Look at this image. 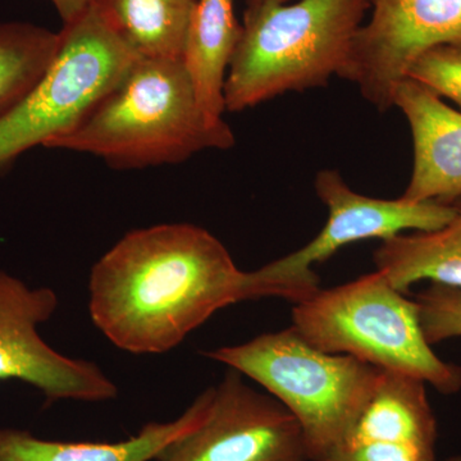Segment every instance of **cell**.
Masks as SVG:
<instances>
[{"mask_svg": "<svg viewBox=\"0 0 461 461\" xmlns=\"http://www.w3.org/2000/svg\"><path fill=\"white\" fill-rule=\"evenodd\" d=\"M245 2H247L245 14H248V12L257 11V9L264 7V5H271V3H284L287 2V0H245Z\"/></svg>", "mask_w": 461, "mask_h": 461, "instance_id": "21", "label": "cell"}, {"mask_svg": "<svg viewBox=\"0 0 461 461\" xmlns=\"http://www.w3.org/2000/svg\"><path fill=\"white\" fill-rule=\"evenodd\" d=\"M241 30L233 0H196L181 60L200 108L215 122L224 121V84Z\"/></svg>", "mask_w": 461, "mask_h": 461, "instance_id": "14", "label": "cell"}, {"mask_svg": "<svg viewBox=\"0 0 461 461\" xmlns=\"http://www.w3.org/2000/svg\"><path fill=\"white\" fill-rule=\"evenodd\" d=\"M196 0H95L112 32L139 58H181Z\"/></svg>", "mask_w": 461, "mask_h": 461, "instance_id": "16", "label": "cell"}, {"mask_svg": "<svg viewBox=\"0 0 461 461\" xmlns=\"http://www.w3.org/2000/svg\"><path fill=\"white\" fill-rule=\"evenodd\" d=\"M408 78L429 87L442 99L459 105L461 111V48H433L415 60Z\"/></svg>", "mask_w": 461, "mask_h": 461, "instance_id": "19", "label": "cell"}, {"mask_svg": "<svg viewBox=\"0 0 461 461\" xmlns=\"http://www.w3.org/2000/svg\"><path fill=\"white\" fill-rule=\"evenodd\" d=\"M204 355L253 379L277 400L299 423L311 460L350 429L384 375L350 355L315 348L293 327Z\"/></svg>", "mask_w": 461, "mask_h": 461, "instance_id": "5", "label": "cell"}, {"mask_svg": "<svg viewBox=\"0 0 461 461\" xmlns=\"http://www.w3.org/2000/svg\"><path fill=\"white\" fill-rule=\"evenodd\" d=\"M59 32L29 23H0V120L11 113L53 63Z\"/></svg>", "mask_w": 461, "mask_h": 461, "instance_id": "17", "label": "cell"}, {"mask_svg": "<svg viewBox=\"0 0 461 461\" xmlns=\"http://www.w3.org/2000/svg\"><path fill=\"white\" fill-rule=\"evenodd\" d=\"M202 408L200 393L175 420L150 421L136 435L118 442L53 441L29 430L0 429V461H154L198 420Z\"/></svg>", "mask_w": 461, "mask_h": 461, "instance_id": "13", "label": "cell"}, {"mask_svg": "<svg viewBox=\"0 0 461 461\" xmlns=\"http://www.w3.org/2000/svg\"><path fill=\"white\" fill-rule=\"evenodd\" d=\"M369 12L339 76L386 112L418 58L444 45L461 48V0H372Z\"/></svg>", "mask_w": 461, "mask_h": 461, "instance_id": "9", "label": "cell"}, {"mask_svg": "<svg viewBox=\"0 0 461 461\" xmlns=\"http://www.w3.org/2000/svg\"><path fill=\"white\" fill-rule=\"evenodd\" d=\"M57 9L63 25H69L84 16L95 0H50Z\"/></svg>", "mask_w": 461, "mask_h": 461, "instance_id": "20", "label": "cell"}, {"mask_svg": "<svg viewBox=\"0 0 461 461\" xmlns=\"http://www.w3.org/2000/svg\"><path fill=\"white\" fill-rule=\"evenodd\" d=\"M437 420L427 384L384 372L350 429L311 461H437Z\"/></svg>", "mask_w": 461, "mask_h": 461, "instance_id": "11", "label": "cell"}, {"mask_svg": "<svg viewBox=\"0 0 461 461\" xmlns=\"http://www.w3.org/2000/svg\"><path fill=\"white\" fill-rule=\"evenodd\" d=\"M58 296L50 287H30L0 269V384L20 381L41 391L47 402H103L118 387L95 363L65 357L39 335L53 317Z\"/></svg>", "mask_w": 461, "mask_h": 461, "instance_id": "10", "label": "cell"}, {"mask_svg": "<svg viewBox=\"0 0 461 461\" xmlns=\"http://www.w3.org/2000/svg\"><path fill=\"white\" fill-rule=\"evenodd\" d=\"M314 189L329 211L327 222L311 242L253 271L259 299L281 297L303 302L320 290L313 267L329 260L342 248L363 240H384L403 232L441 229L455 215L453 204L375 199L357 193L333 169L317 173Z\"/></svg>", "mask_w": 461, "mask_h": 461, "instance_id": "7", "label": "cell"}, {"mask_svg": "<svg viewBox=\"0 0 461 461\" xmlns=\"http://www.w3.org/2000/svg\"><path fill=\"white\" fill-rule=\"evenodd\" d=\"M59 35L57 57L41 83L0 120V172L29 149L74 129L139 59L94 5Z\"/></svg>", "mask_w": 461, "mask_h": 461, "instance_id": "6", "label": "cell"}, {"mask_svg": "<svg viewBox=\"0 0 461 461\" xmlns=\"http://www.w3.org/2000/svg\"><path fill=\"white\" fill-rule=\"evenodd\" d=\"M257 299L253 273L195 224L131 230L90 272L94 326L135 355L168 353L221 309Z\"/></svg>", "mask_w": 461, "mask_h": 461, "instance_id": "1", "label": "cell"}, {"mask_svg": "<svg viewBox=\"0 0 461 461\" xmlns=\"http://www.w3.org/2000/svg\"><path fill=\"white\" fill-rule=\"evenodd\" d=\"M437 461H461V455H455V456L447 457V459Z\"/></svg>", "mask_w": 461, "mask_h": 461, "instance_id": "22", "label": "cell"}, {"mask_svg": "<svg viewBox=\"0 0 461 461\" xmlns=\"http://www.w3.org/2000/svg\"><path fill=\"white\" fill-rule=\"evenodd\" d=\"M424 336L430 345L461 338V290L430 284L415 297Z\"/></svg>", "mask_w": 461, "mask_h": 461, "instance_id": "18", "label": "cell"}, {"mask_svg": "<svg viewBox=\"0 0 461 461\" xmlns=\"http://www.w3.org/2000/svg\"><path fill=\"white\" fill-rule=\"evenodd\" d=\"M202 395L198 420L154 461H311L295 418L239 372Z\"/></svg>", "mask_w": 461, "mask_h": 461, "instance_id": "8", "label": "cell"}, {"mask_svg": "<svg viewBox=\"0 0 461 461\" xmlns=\"http://www.w3.org/2000/svg\"><path fill=\"white\" fill-rule=\"evenodd\" d=\"M235 136L200 108L181 58H139L74 129L45 148L91 154L118 168L175 165Z\"/></svg>", "mask_w": 461, "mask_h": 461, "instance_id": "2", "label": "cell"}, {"mask_svg": "<svg viewBox=\"0 0 461 461\" xmlns=\"http://www.w3.org/2000/svg\"><path fill=\"white\" fill-rule=\"evenodd\" d=\"M291 317V327L321 350L418 379L445 395L461 390V366L433 351L415 299L377 269L339 286L321 287L296 303Z\"/></svg>", "mask_w": 461, "mask_h": 461, "instance_id": "4", "label": "cell"}, {"mask_svg": "<svg viewBox=\"0 0 461 461\" xmlns=\"http://www.w3.org/2000/svg\"><path fill=\"white\" fill-rule=\"evenodd\" d=\"M393 107L405 115L414 148L403 198L444 204L461 198V111L411 78L396 87Z\"/></svg>", "mask_w": 461, "mask_h": 461, "instance_id": "12", "label": "cell"}, {"mask_svg": "<svg viewBox=\"0 0 461 461\" xmlns=\"http://www.w3.org/2000/svg\"><path fill=\"white\" fill-rule=\"evenodd\" d=\"M372 0H287L244 14L226 84V112L253 108L339 76Z\"/></svg>", "mask_w": 461, "mask_h": 461, "instance_id": "3", "label": "cell"}, {"mask_svg": "<svg viewBox=\"0 0 461 461\" xmlns=\"http://www.w3.org/2000/svg\"><path fill=\"white\" fill-rule=\"evenodd\" d=\"M451 204L454 218L441 229L400 233L373 254L377 271L402 293L423 281L461 290V198Z\"/></svg>", "mask_w": 461, "mask_h": 461, "instance_id": "15", "label": "cell"}]
</instances>
